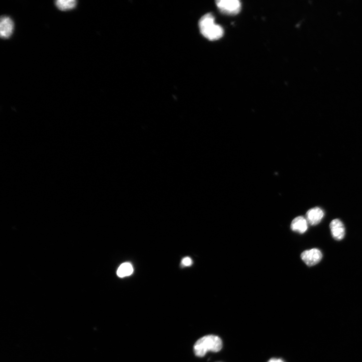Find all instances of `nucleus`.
Returning a JSON list of instances; mask_svg holds the SVG:
<instances>
[{
	"mask_svg": "<svg viewBox=\"0 0 362 362\" xmlns=\"http://www.w3.org/2000/svg\"><path fill=\"white\" fill-rule=\"evenodd\" d=\"M133 272V268L131 264L129 262H124L118 267L117 274L118 277L123 278L131 275Z\"/></svg>",
	"mask_w": 362,
	"mask_h": 362,
	"instance_id": "9d476101",
	"label": "nucleus"
},
{
	"mask_svg": "<svg viewBox=\"0 0 362 362\" xmlns=\"http://www.w3.org/2000/svg\"><path fill=\"white\" fill-rule=\"evenodd\" d=\"M332 237L336 240H342L345 236V227L342 222L339 219L332 220L329 224Z\"/></svg>",
	"mask_w": 362,
	"mask_h": 362,
	"instance_id": "39448f33",
	"label": "nucleus"
},
{
	"mask_svg": "<svg viewBox=\"0 0 362 362\" xmlns=\"http://www.w3.org/2000/svg\"><path fill=\"white\" fill-rule=\"evenodd\" d=\"M324 213L319 207H314L309 209L306 214V219L308 223L314 226L318 224L323 219Z\"/></svg>",
	"mask_w": 362,
	"mask_h": 362,
	"instance_id": "0eeeda50",
	"label": "nucleus"
},
{
	"mask_svg": "<svg viewBox=\"0 0 362 362\" xmlns=\"http://www.w3.org/2000/svg\"><path fill=\"white\" fill-rule=\"evenodd\" d=\"M321 251L317 248H312L304 251L301 254V259L308 266L317 264L322 258Z\"/></svg>",
	"mask_w": 362,
	"mask_h": 362,
	"instance_id": "20e7f679",
	"label": "nucleus"
},
{
	"mask_svg": "<svg viewBox=\"0 0 362 362\" xmlns=\"http://www.w3.org/2000/svg\"><path fill=\"white\" fill-rule=\"evenodd\" d=\"M192 261L189 257H185L182 260V263L185 266H189L192 264Z\"/></svg>",
	"mask_w": 362,
	"mask_h": 362,
	"instance_id": "9b49d317",
	"label": "nucleus"
},
{
	"mask_svg": "<svg viewBox=\"0 0 362 362\" xmlns=\"http://www.w3.org/2000/svg\"><path fill=\"white\" fill-rule=\"evenodd\" d=\"M267 362H284L282 359L280 358H273L270 359Z\"/></svg>",
	"mask_w": 362,
	"mask_h": 362,
	"instance_id": "f8f14e48",
	"label": "nucleus"
},
{
	"mask_svg": "<svg viewBox=\"0 0 362 362\" xmlns=\"http://www.w3.org/2000/svg\"><path fill=\"white\" fill-rule=\"evenodd\" d=\"M14 22L8 16H3L1 18L0 34L4 39L9 38L12 35L14 30Z\"/></svg>",
	"mask_w": 362,
	"mask_h": 362,
	"instance_id": "423d86ee",
	"label": "nucleus"
},
{
	"mask_svg": "<svg viewBox=\"0 0 362 362\" xmlns=\"http://www.w3.org/2000/svg\"><path fill=\"white\" fill-rule=\"evenodd\" d=\"M57 8L61 11H67L75 7L77 2L75 0H57L55 2Z\"/></svg>",
	"mask_w": 362,
	"mask_h": 362,
	"instance_id": "1a4fd4ad",
	"label": "nucleus"
},
{
	"mask_svg": "<svg viewBox=\"0 0 362 362\" xmlns=\"http://www.w3.org/2000/svg\"><path fill=\"white\" fill-rule=\"evenodd\" d=\"M291 228L293 231L300 234L305 233L308 229L306 219L303 216L296 217L291 222Z\"/></svg>",
	"mask_w": 362,
	"mask_h": 362,
	"instance_id": "6e6552de",
	"label": "nucleus"
},
{
	"mask_svg": "<svg viewBox=\"0 0 362 362\" xmlns=\"http://www.w3.org/2000/svg\"><path fill=\"white\" fill-rule=\"evenodd\" d=\"M216 4L220 11L227 15H235L241 9V3L238 0H219Z\"/></svg>",
	"mask_w": 362,
	"mask_h": 362,
	"instance_id": "7ed1b4c3",
	"label": "nucleus"
},
{
	"mask_svg": "<svg viewBox=\"0 0 362 362\" xmlns=\"http://www.w3.org/2000/svg\"><path fill=\"white\" fill-rule=\"evenodd\" d=\"M222 347V341L218 336L208 335L199 339L194 345V352L198 357L204 356L208 351L218 352Z\"/></svg>",
	"mask_w": 362,
	"mask_h": 362,
	"instance_id": "f03ea898",
	"label": "nucleus"
},
{
	"mask_svg": "<svg viewBox=\"0 0 362 362\" xmlns=\"http://www.w3.org/2000/svg\"><path fill=\"white\" fill-rule=\"evenodd\" d=\"M199 27L201 34L210 40H218L224 34L223 28L215 24L214 17L211 13L206 14L201 18Z\"/></svg>",
	"mask_w": 362,
	"mask_h": 362,
	"instance_id": "f257e3e1",
	"label": "nucleus"
}]
</instances>
